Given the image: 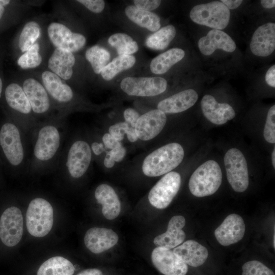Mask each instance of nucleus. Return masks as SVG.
I'll use <instances>...</instances> for the list:
<instances>
[{"instance_id":"obj_54","label":"nucleus","mask_w":275,"mask_h":275,"mask_svg":"<svg viewBox=\"0 0 275 275\" xmlns=\"http://www.w3.org/2000/svg\"><path fill=\"white\" fill-rule=\"evenodd\" d=\"M5 12L4 7H0V20L1 19Z\"/></svg>"},{"instance_id":"obj_40","label":"nucleus","mask_w":275,"mask_h":275,"mask_svg":"<svg viewBox=\"0 0 275 275\" xmlns=\"http://www.w3.org/2000/svg\"><path fill=\"white\" fill-rule=\"evenodd\" d=\"M77 2L95 13L101 12L105 6V2L103 0H78Z\"/></svg>"},{"instance_id":"obj_10","label":"nucleus","mask_w":275,"mask_h":275,"mask_svg":"<svg viewBox=\"0 0 275 275\" xmlns=\"http://www.w3.org/2000/svg\"><path fill=\"white\" fill-rule=\"evenodd\" d=\"M181 181V176L176 172L164 175L149 193L148 200L151 205L159 209L167 208L178 193Z\"/></svg>"},{"instance_id":"obj_53","label":"nucleus","mask_w":275,"mask_h":275,"mask_svg":"<svg viewBox=\"0 0 275 275\" xmlns=\"http://www.w3.org/2000/svg\"><path fill=\"white\" fill-rule=\"evenodd\" d=\"M271 159H272V164L274 169L275 168V148H274L272 152Z\"/></svg>"},{"instance_id":"obj_23","label":"nucleus","mask_w":275,"mask_h":275,"mask_svg":"<svg viewBox=\"0 0 275 275\" xmlns=\"http://www.w3.org/2000/svg\"><path fill=\"white\" fill-rule=\"evenodd\" d=\"M198 99V95L195 90L187 89L161 100L157 107L164 114L181 113L193 106Z\"/></svg>"},{"instance_id":"obj_31","label":"nucleus","mask_w":275,"mask_h":275,"mask_svg":"<svg viewBox=\"0 0 275 275\" xmlns=\"http://www.w3.org/2000/svg\"><path fill=\"white\" fill-rule=\"evenodd\" d=\"M176 35V29L172 25L165 26L149 36L146 40V46L153 50L166 49Z\"/></svg>"},{"instance_id":"obj_9","label":"nucleus","mask_w":275,"mask_h":275,"mask_svg":"<svg viewBox=\"0 0 275 275\" xmlns=\"http://www.w3.org/2000/svg\"><path fill=\"white\" fill-rule=\"evenodd\" d=\"M41 82L49 94L59 116L64 115V108L73 101L72 88L63 80L49 70L43 71Z\"/></svg>"},{"instance_id":"obj_15","label":"nucleus","mask_w":275,"mask_h":275,"mask_svg":"<svg viewBox=\"0 0 275 275\" xmlns=\"http://www.w3.org/2000/svg\"><path fill=\"white\" fill-rule=\"evenodd\" d=\"M154 267L164 275H186L187 265L171 249L156 247L151 254Z\"/></svg>"},{"instance_id":"obj_7","label":"nucleus","mask_w":275,"mask_h":275,"mask_svg":"<svg viewBox=\"0 0 275 275\" xmlns=\"http://www.w3.org/2000/svg\"><path fill=\"white\" fill-rule=\"evenodd\" d=\"M227 178L234 191H244L249 184L248 164L243 153L233 148L227 151L224 156Z\"/></svg>"},{"instance_id":"obj_55","label":"nucleus","mask_w":275,"mask_h":275,"mask_svg":"<svg viewBox=\"0 0 275 275\" xmlns=\"http://www.w3.org/2000/svg\"><path fill=\"white\" fill-rule=\"evenodd\" d=\"M2 88H3V82L1 78L0 77V98L1 96L2 92Z\"/></svg>"},{"instance_id":"obj_51","label":"nucleus","mask_w":275,"mask_h":275,"mask_svg":"<svg viewBox=\"0 0 275 275\" xmlns=\"http://www.w3.org/2000/svg\"><path fill=\"white\" fill-rule=\"evenodd\" d=\"M261 4L262 7L266 9H270L275 7L274 0H262Z\"/></svg>"},{"instance_id":"obj_20","label":"nucleus","mask_w":275,"mask_h":275,"mask_svg":"<svg viewBox=\"0 0 275 275\" xmlns=\"http://www.w3.org/2000/svg\"><path fill=\"white\" fill-rule=\"evenodd\" d=\"M252 52L259 57H267L275 49V23L268 22L259 26L250 43Z\"/></svg>"},{"instance_id":"obj_30","label":"nucleus","mask_w":275,"mask_h":275,"mask_svg":"<svg viewBox=\"0 0 275 275\" xmlns=\"http://www.w3.org/2000/svg\"><path fill=\"white\" fill-rule=\"evenodd\" d=\"M75 268L73 264L61 256L51 257L39 268L37 275H73Z\"/></svg>"},{"instance_id":"obj_47","label":"nucleus","mask_w":275,"mask_h":275,"mask_svg":"<svg viewBox=\"0 0 275 275\" xmlns=\"http://www.w3.org/2000/svg\"><path fill=\"white\" fill-rule=\"evenodd\" d=\"M104 145L102 143L94 142L91 145V150L96 155H99L104 151Z\"/></svg>"},{"instance_id":"obj_42","label":"nucleus","mask_w":275,"mask_h":275,"mask_svg":"<svg viewBox=\"0 0 275 275\" xmlns=\"http://www.w3.org/2000/svg\"><path fill=\"white\" fill-rule=\"evenodd\" d=\"M139 114L134 109L128 108L124 112L125 122L130 126L135 128L136 123L140 117Z\"/></svg>"},{"instance_id":"obj_43","label":"nucleus","mask_w":275,"mask_h":275,"mask_svg":"<svg viewBox=\"0 0 275 275\" xmlns=\"http://www.w3.org/2000/svg\"><path fill=\"white\" fill-rule=\"evenodd\" d=\"M102 142L104 146L111 150L119 147L122 145L121 142L116 140L108 133L104 134L102 137Z\"/></svg>"},{"instance_id":"obj_12","label":"nucleus","mask_w":275,"mask_h":275,"mask_svg":"<svg viewBox=\"0 0 275 275\" xmlns=\"http://www.w3.org/2000/svg\"><path fill=\"white\" fill-rule=\"evenodd\" d=\"M23 233V217L20 210L12 206L6 209L0 218V238L6 246L17 244Z\"/></svg>"},{"instance_id":"obj_50","label":"nucleus","mask_w":275,"mask_h":275,"mask_svg":"<svg viewBox=\"0 0 275 275\" xmlns=\"http://www.w3.org/2000/svg\"><path fill=\"white\" fill-rule=\"evenodd\" d=\"M103 163L107 168H111L114 166L115 161L109 152L106 153Z\"/></svg>"},{"instance_id":"obj_49","label":"nucleus","mask_w":275,"mask_h":275,"mask_svg":"<svg viewBox=\"0 0 275 275\" xmlns=\"http://www.w3.org/2000/svg\"><path fill=\"white\" fill-rule=\"evenodd\" d=\"M76 275H103L102 271L97 268H90L84 270Z\"/></svg>"},{"instance_id":"obj_26","label":"nucleus","mask_w":275,"mask_h":275,"mask_svg":"<svg viewBox=\"0 0 275 275\" xmlns=\"http://www.w3.org/2000/svg\"><path fill=\"white\" fill-rule=\"evenodd\" d=\"M97 202L102 206V213L107 219L116 218L121 211V203L115 190L106 184L99 185L95 191Z\"/></svg>"},{"instance_id":"obj_46","label":"nucleus","mask_w":275,"mask_h":275,"mask_svg":"<svg viewBox=\"0 0 275 275\" xmlns=\"http://www.w3.org/2000/svg\"><path fill=\"white\" fill-rule=\"evenodd\" d=\"M221 2L229 9H235L242 3L241 0H222Z\"/></svg>"},{"instance_id":"obj_5","label":"nucleus","mask_w":275,"mask_h":275,"mask_svg":"<svg viewBox=\"0 0 275 275\" xmlns=\"http://www.w3.org/2000/svg\"><path fill=\"white\" fill-rule=\"evenodd\" d=\"M189 15L196 23L221 30L228 25L230 12L221 1H213L194 6Z\"/></svg>"},{"instance_id":"obj_44","label":"nucleus","mask_w":275,"mask_h":275,"mask_svg":"<svg viewBox=\"0 0 275 275\" xmlns=\"http://www.w3.org/2000/svg\"><path fill=\"white\" fill-rule=\"evenodd\" d=\"M109 152L111 154L115 161L117 162L122 161L126 154V149L122 145L112 149Z\"/></svg>"},{"instance_id":"obj_2","label":"nucleus","mask_w":275,"mask_h":275,"mask_svg":"<svg viewBox=\"0 0 275 275\" xmlns=\"http://www.w3.org/2000/svg\"><path fill=\"white\" fill-rule=\"evenodd\" d=\"M184 155V150L180 144L177 143L168 144L156 149L145 157L142 164V171L149 177L166 174L180 164Z\"/></svg>"},{"instance_id":"obj_41","label":"nucleus","mask_w":275,"mask_h":275,"mask_svg":"<svg viewBox=\"0 0 275 275\" xmlns=\"http://www.w3.org/2000/svg\"><path fill=\"white\" fill-rule=\"evenodd\" d=\"M135 6L140 9L150 11L157 8L161 3L159 0H135Z\"/></svg>"},{"instance_id":"obj_39","label":"nucleus","mask_w":275,"mask_h":275,"mask_svg":"<svg viewBox=\"0 0 275 275\" xmlns=\"http://www.w3.org/2000/svg\"><path fill=\"white\" fill-rule=\"evenodd\" d=\"M129 126L125 122L117 123L109 127L108 133L116 140L121 142L123 140L124 134Z\"/></svg>"},{"instance_id":"obj_25","label":"nucleus","mask_w":275,"mask_h":275,"mask_svg":"<svg viewBox=\"0 0 275 275\" xmlns=\"http://www.w3.org/2000/svg\"><path fill=\"white\" fill-rule=\"evenodd\" d=\"M186 265L198 267L203 264L208 256L207 249L194 240H188L173 251Z\"/></svg>"},{"instance_id":"obj_29","label":"nucleus","mask_w":275,"mask_h":275,"mask_svg":"<svg viewBox=\"0 0 275 275\" xmlns=\"http://www.w3.org/2000/svg\"><path fill=\"white\" fill-rule=\"evenodd\" d=\"M184 56L183 50L178 48H171L152 60L150 65V70L154 74H163L172 66L181 61Z\"/></svg>"},{"instance_id":"obj_6","label":"nucleus","mask_w":275,"mask_h":275,"mask_svg":"<svg viewBox=\"0 0 275 275\" xmlns=\"http://www.w3.org/2000/svg\"><path fill=\"white\" fill-rule=\"evenodd\" d=\"M22 89L30 102L34 117L55 119V106L42 82L35 78L25 79Z\"/></svg>"},{"instance_id":"obj_36","label":"nucleus","mask_w":275,"mask_h":275,"mask_svg":"<svg viewBox=\"0 0 275 275\" xmlns=\"http://www.w3.org/2000/svg\"><path fill=\"white\" fill-rule=\"evenodd\" d=\"M39 50V44L36 42L19 57L17 60L18 65L23 69L38 67L42 62V57Z\"/></svg>"},{"instance_id":"obj_38","label":"nucleus","mask_w":275,"mask_h":275,"mask_svg":"<svg viewBox=\"0 0 275 275\" xmlns=\"http://www.w3.org/2000/svg\"><path fill=\"white\" fill-rule=\"evenodd\" d=\"M265 140L270 144L275 143V105L269 109L263 130Z\"/></svg>"},{"instance_id":"obj_45","label":"nucleus","mask_w":275,"mask_h":275,"mask_svg":"<svg viewBox=\"0 0 275 275\" xmlns=\"http://www.w3.org/2000/svg\"><path fill=\"white\" fill-rule=\"evenodd\" d=\"M266 83L270 87H275V65H272L266 73L265 77Z\"/></svg>"},{"instance_id":"obj_13","label":"nucleus","mask_w":275,"mask_h":275,"mask_svg":"<svg viewBox=\"0 0 275 275\" xmlns=\"http://www.w3.org/2000/svg\"><path fill=\"white\" fill-rule=\"evenodd\" d=\"M47 31L49 40L56 48H62L72 53L82 49L86 43L84 35L73 32L60 22L50 23Z\"/></svg>"},{"instance_id":"obj_48","label":"nucleus","mask_w":275,"mask_h":275,"mask_svg":"<svg viewBox=\"0 0 275 275\" xmlns=\"http://www.w3.org/2000/svg\"><path fill=\"white\" fill-rule=\"evenodd\" d=\"M126 134L128 140L131 142H134L138 139L135 128L129 126L126 131Z\"/></svg>"},{"instance_id":"obj_22","label":"nucleus","mask_w":275,"mask_h":275,"mask_svg":"<svg viewBox=\"0 0 275 275\" xmlns=\"http://www.w3.org/2000/svg\"><path fill=\"white\" fill-rule=\"evenodd\" d=\"M186 223L185 218L182 215H175L169 222L166 232L155 237L154 244L157 247L168 249L175 248L181 244L186 237L182 228Z\"/></svg>"},{"instance_id":"obj_28","label":"nucleus","mask_w":275,"mask_h":275,"mask_svg":"<svg viewBox=\"0 0 275 275\" xmlns=\"http://www.w3.org/2000/svg\"><path fill=\"white\" fill-rule=\"evenodd\" d=\"M125 12L132 21L151 32H156L160 28V18L154 13L139 9L132 5L127 6Z\"/></svg>"},{"instance_id":"obj_32","label":"nucleus","mask_w":275,"mask_h":275,"mask_svg":"<svg viewBox=\"0 0 275 275\" xmlns=\"http://www.w3.org/2000/svg\"><path fill=\"white\" fill-rule=\"evenodd\" d=\"M135 61V58L132 55H119L103 69L101 76L104 80H111L119 72L131 68Z\"/></svg>"},{"instance_id":"obj_21","label":"nucleus","mask_w":275,"mask_h":275,"mask_svg":"<svg viewBox=\"0 0 275 275\" xmlns=\"http://www.w3.org/2000/svg\"><path fill=\"white\" fill-rule=\"evenodd\" d=\"M198 47L203 54L209 56L217 49L232 52L235 50L236 45L227 33L219 30L213 29L206 36L199 39Z\"/></svg>"},{"instance_id":"obj_3","label":"nucleus","mask_w":275,"mask_h":275,"mask_svg":"<svg viewBox=\"0 0 275 275\" xmlns=\"http://www.w3.org/2000/svg\"><path fill=\"white\" fill-rule=\"evenodd\" d=\"M222 173L218 163L209 160L200 165L192 174L188 182L190 193L197 197L214 194L220 187Z\"/></svg>"},{"instance_id":"obj_11","label":"nucleus","mask_w":275,"mask_h":275,"mask_svg":"<svg viewBox=\"0 0 275 275\" xmlns=\"http://www.w3.org/2000/svg\"><path fill=\"white\" fill-rule=\"evenodd\" d=\"M121 89L130 96H154L163 93L167 89V80L160 77H127L121 82Z\"/></svg>"},{"instance_id":"obj_14","label":"nucleus","mask_w":275,"mask_h":275,"mask_svg":"<svg viewBox=\"0 0 275 275\" xmlns=\"http://www.w3.org/2000/svg\"><path fill=\"white\" fill-rule=\"evenodd\" d=\"M92 159L90 145L84 141L74 142L70 147L67 155L66 167L74 178L82 176L88 170Z\"/></svg>"},{"instance_id":"obj_34","label":"nucleus","mask_w":275,"mask_h":275,"mask_svg":"<svg viewBox=\"0 0 275 275\" xmlns=\"http://www.w3.org/2000/svg\"><path fill=\"white\" fill-rule=\"evenodd\" d=\"M85 57L94 72L96 74H99L107 65L111 56L108 51L104 48L94 45L87 50Z\"/></svg>"},{"instance_id":"obj_4","label":"nucleus","mask_w":275,"mask_h":275,"mask_svg":"<svg viewBox=\"0 0 275 275\" xmlns=\"http://www.w3.org/2000/svg\"><path fill=\"white\" fill-rule=\"evenodd\" d=\"M53 222V211L45 199L37 198L30 203L26 213V226L33 236L42 237L51 230Z\"/></svg>"},{"instance_id":"obj_37","label":"nucleus","mask_w":275,"mask_h":275,"mask_svg":"<svg viewBox=\"0 0 275 275\" xmlns=\"http://www.w3.org/2000/svg\"><path fill=\"white\" fill-rule=\"evenodd\" d=\"M242 269V275H274L271 269L257 260L245 262L243 265Z\"/></svg>"},{"instance_id":"obj_27","label":"nucleus","mask_w":275,"mask_h":275,"mask_svg":"<svg viewBox=\"0 0 275 275\" xmlns=\"http://www.w3.org/2000/svg\"><path fill=\"white\" fill-rule=\"evenodd\" d=\"M5 94L6 102L12 109L24 119H33L34 116L31 104L22 86L17 83H11L6 88Z\"/></svg>"},{"instance_id":"obj_1","label":"nucleus","mask_w":275,"mask_h":275,"mask_svg":"<svg viewBox=\"0 0 275 275\" xmlns=\"http://www.w3.org/2000/svg\"><path fill=\"white\" fill-rule=\"evenodd\" d=\"M63 133L57 124L48 122L38 130L33 145V162L37 166L52 162L59 154Z\"/></svg>"},{"instance_id":"obj_19","label":"nucleus","mask_w":275,"mask_h":275,"mask_svg":"<svg viewBox=\"0 0 275 275\" xmlns=\"http://www.w3.org/2000/svg\"><path fill=\"white\" fill-rule=\"evenodd\" d=\"M202 113L206 118L215 125H223L235 117L233 108L226 103H218L210 95H204L201 101Z\"/></svg>"},{"instance_id":"obj_52","label":"nucleus","mask_w":275,"mask_h":275,"mask_svg":"<svg viewBox=\"0 0 275 275\" xmlns=\"http://www.w3.org/2000/svg\"><path fill=\"white\" fill-rule=\"evenodd\" d=\"M10 3L9 0H0V7H4Z\"/></svg>"},{"instance_id":"obj_33","label":"nucleus","mask_w":275,"mask_h":275,"mask_svg":"<svg viewBox=\"0 0 275 275\" xmlns=\"http://www.w3.org/2000/svg\"><path fill=\"white\" fill-rule=\"evenodd\" d=\"M41 35V28L39 23L31 21L23 26L19 35L18 45L22 52L30 48L39 39Z\"/></svg>"},{"instance_id":"obj_16","label":"nucleus","mask_w":275,"mask_h":275,"mask_svg":"<svg viewBox=\"0 0 275 275\" xmlns=\"http://www.w3.org/2000/svg\"><path fill=\"white\" fill-rule=\"evenodd\" d=\"M245 230V224L242 217L233 213L228 215L215 229L214 235L220 244L226 246L241 240Z\"/></svg>"},{"instance_id":"obj_24","label":"nucleus","mask_w":275,"mask_h":275,"mask_svg":"<svg viewBox=\"0 0 275 275\" xmlns=\"http://www.w3.org/2000/svg\"><path fill=\"white\" fill-rule=\"evenodd\" d=\"M75 58L73 53L60 48H56L48 61L49 71L64 80L71 78Z\"/></svg>"},{"instance_id":"obj_8","label":"nucleus","mask_w":275,"mask_h":275,"mask_svg":"<svg viewBox=\"0 0 275 275\" xmlns=\"http://www.w3.org/2000/svg\"><path fill=\"white\" fill-rule=\"evenodd\" d=\"M0 145L6 158L13 166L23 163L25 149L22 134L18 127L12 123H6L0 130Z\"/></svg>"},{"instance_id":"obj_17","label":"nucleus","mask_w":275,"mask_h":275,"mask_svg":"<svg viewBox=\"0 0 275 275\" xmlns=\"http://www.w3.org/2000/svg\"><path fill=\"white\" fill-rule=\"evenodd\" d=\"M166 122V114L158 109L144 114L140 116L135 126L138 139L148 141L154 138L162 131Z\"/></svg>"},{"instance_id":"obj_35","label":"nucleus","mask_w":275,"mask_h":275,"mask_svg":"<svg viewBox=\"0 0 275 275\" xmlns=\"http://www.w3.org/2000/svg\"><path fill=\"white\" fill-rule=\"evenodd\" d=\"M108 42L115 48L119 55H130L139 49L137 43L129 35L124 33H116L111 36Z\"/></svg>"},{"instance_id":"obj_18","label":"nucleus","mask_w":275,"mask_h":275,"mask_svg":"<svg viewBox=\"0 0 275 275\" xmlns=\"http://www.w3.org/2000/svg\"><path fill=\"white\" fill-rule=\"evenodd\" d=\"M118 240L116 232L105 228H91L84 237L86 246L94 254H100L110 249L117 243Z\"/></svg>"}]
</instances>
